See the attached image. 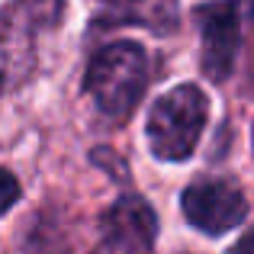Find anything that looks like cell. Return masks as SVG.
I'll use <instances>...</instances> for the list:
<instances>
[{"label": "cell", "instance_id": "obj_1", "mask_svg": "<svg viewBox=\"0 0 254 254\" xmlns=\"http://www.w3.org/2000/svg\"><path fill=\"white\" fill-rule=\"evenodd\" d=\"M148 84V55L135 42H113L90 58L84 87L93 103L113 119H126Z\"/></svg>", "mask_w": 254, "mask_h": 254}, {"label": "cell", "instance_id": "obj_2", "mask_svg": "<svg viewBox=\"0 0 254 254\" xmlns=\"http://www.w3.org/2000/svg\"><path fill=\"white\" fill-rule=\"evenodd\" d=\"M206 119H209V100L199 87L180 84L164 97H158L148 113V126H145L155 158L187 161L206 129Z\"/></svg>", "mask_w": 254, "mask_h": 254}, {"label": "cell", "instance_id": "obj_3", "mask_svg": "<svg viewBox=\"0 0 254 254\" xmlns=\"http://www.w3.org/2000/svg\"><path fill=\"white\" fill-rule=\"evenodd\" d=\"M184 216L193 229L206 235H225L245 222L248 199L229 180H199L184 190Z\"/></svg>", "mask_w": 254, "mask_h": 254}, {"label": "cell", "instance_id": "obj_4", "mask_svg": "<svg viewBox=\"0 0 254 254\" xmlns=\"http://www.w3.org/2000/svg\"><path fill=\"white\" fill-rule=\"evenodd\" d=\"M196 23L203 32V71L212 81H225L235 64L242 23H238V0H212L196 10Z\"/></svg>", "mask_w": 254, "mask_h": 254}, {"label": "cell", "instance_id": "obj_5", "mask_svg": "<svg viewBox=\"0 0 254 254\" xmlns=\"http://www.w3.org/2000/svg\"><path fill=\"white\" fill-rule=\"evenodd\" d=\"M155 212L138 196H123L106 209L103 238L93 254H151Z\"/></svg>", "mask_w": 254, "mask_h": 254}, {"label": "cell", "instance_id": "obj_6", "mask_svg": "<svg viewBox=\"0 0 254 254\" xmlns=\"http://www.w3.org/2000/svg\"><path fill=\"white\" fill-rule=\"evenodd\" d=\"M36 64V42H32V23L16 10H0V90L23 84Z\"/></svg>", "mask_w": 254, "mask_h": 254}, {"label": "cell", "instance_id": "obj_7", "mask_svg": "<svg viewBox=\"0 0 254 254\" xmlns=\"http://www.w3.org/2000/svg\"><path fill=\"white\" fill-rule=\"evenodd\" d=\"M62 6H64V0H16V10L23 13L29 23H45V26L58 23Z\"/></svg>", "mask_w": 254, "mask_h": 254}, {"label": "cell", "instance_id": "obj_8", "mask_svg": "<svg viewBox=\"0 0 254 254\" xmlns=\"http://www.w3.org/2000/svg\"><path fill=\"white\" fill-rule=\"evenodd\" d=\"M19 199V184L16 177H13L6 168H0V216H3L6 209H10L13 203Z\"/></svg>", "mask_w": 254, "mask_h": 254}, {"label": "cell", "instance_id": "obj_9", "mask_svg": "<svg viewBox=\"0 0 254 254\" xmlns=\"http://www.w3.org/2000/svg\"><path fill=\"white\" fill-rule=\"evenodd\" d=\"M232 254H254V232H251V235H245L242 242L232 248Z\"/></svg>", "mask_w": 254, "mask_h": 254}, {"label": "cell", "instance_id": "obj_10", "mask_svg": "<svg viewBox=\"0 0 254 254\" xmlns=\"http://www.w3.org/2000/svg\"><path fill=\"white\" fill-rule=\"evenodd\" d=\"M100 3H132V0H100Z\"/></svg>", "mask_w": 254, "mask_h": 254}]
</instances>
